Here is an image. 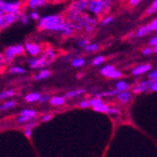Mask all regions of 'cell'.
<instances>
[{"instance_id":"4316f807","label":"cell","mask_w":157,"mask_h":157,"mask_svg":"<svg viewBox=\"0 0 157 157\" xmlns=\"http://www.w3.org/2000/svg\"><path fill=\"white\" fill-rule=\"evenodd\" d=\"M156 10H157V1L155 0V1L153 2V5H151L146 11L147 13V15H151V14L152 13H155L156 12Z\"/></svg>"},{"instance_id":"d6986e66","label":"cell","mask_w":157,"mask_h":157,"mask_svg":"<svg viewBox=\"0 0 157 157\" xmlns=\"http://www.w3.org/2000/svg\"><path fill=\"white\" fill-rule=\"evenodd\" d=\"M85 92H86V90L84 89H80V90H72V91H70V92H67L65 96L67 98H73V97L78 96L80 94H83Z\"/></svg>"},{"instance_id":"11a10c76","label":"cell","mask_w":157,"mask_h":157,"mask_svg":"<svg viewBox=\"0 0 157 157\" xmlns=\"http://www.w3.org/2000/svg\"><path fill=\"white\" fill-rule=\"evenodd\" d=\"M82 76H83V75H78V78H81Z\"/></svg>"},{"instance_id":"30bf717a","label":"cell","mask_w":157,"mask_h":157,"mask_svg":"<svg viewBox=\"0 0 157 157\" xmlns=\"http://www.w3.org/2000/svg\"><path fill=\"white\" fill-rule=\"evenodd\" d=\"M28 64H29V66L31 68H33V69H38V68H41V67L47 66L46 63H45V61L42 59V58L29 59V60H28Z\"/></svg>"},{"instance_id":"ee69618b","label":"cell","mask_w":157,"mask_h":157,"mask_svg":"<svg viewBox=\"0 0 157 157\" xmlns=\"http://www.w3.org/2000/svg\"><path fill=\"white\" fill-rule=\"evenodd\" d=\"M150 89H151L152 91H156V90H157V82H156V81H154V82L151 84V86L150 87Z\"/></svg>"},{"instance_id":"6da1fadb","label":"cell","mask_w":157,"mask_h":157,"mask_svg":"<svg viewBox=\"0 0 157 157\" xmlns=\"http://www.w3.org/2000/svg\"><path fill=\"white\" fill-rule=\"evenodd\" d=\"M65 20L61 15H49L42 17L40 20L39 27L40 29H47V30H54V31H62Z\"/></svg>"},{"instance_id":"74e56055","label":"cell","mask_w":157,"mask_h":157,"mask_svg":"<svg viewBox=\"0 0 157 157\" xmlns=\"http://www.w3.org/2000/svg\"><path fill=\"white\" fill-rule=\"evenodd\" d=\"M88 44H89V41L87 40H79V45L81 47H86V46L88 45Z\"/></svg>"},{"instance_id":"3957f363","label":"cell","mask_w":157,"mask_h":157,"mask_svg":"<svg viewBox=\"0 0 157 157\" xmlns=\"http://www.w3.org/2000/svg\"><path fill=\"white\" fill-rule=\"evenodd\" d=\"M20 1H5V0H0V10L4 13H13L20 10Z\"/></svg>"},{"instance_id":"b9f144b4","label":"cell","mask_w":157,"mask_h":157,"mask_svg":"<svg viewBox=\"0 0 157 157\" xmlns=\"http://www.w3.org/2000/svg\"><path fill=\"white\" fill-rule=\"evenodd\" d=\"M156 77H157V72H156V71H153V72L150 75V79H151V80H154V81H155Z\"/></svg>"},{"instance_id":"d4e9b609","label":"cell","mask_w":157,"mask_h":157,"mask_svg":"<svg viewBox=\"0 0 157 157\" xmlns=\"http://www.w3.org/2000/svg\"><path fill=\"white\" fill-rule=\"evenodd\" d=\"M93 108H94L95 111H97V112H102V113H107V111L109 109L107 107V105H105V104H101V105H97V106H95Z\"/></svg>"},{"instance_id":"f35d334b","label":"cell","mask_w":157,"mask_h":157,"mask_svg":"<svg viewBox=\"0 0 157 157\" xmlns=\"http://www.w3.org/2000/svg\"><path fill=\"white\" fill-rule=\"evenodd\" d=\"M79 106L80 107H83V108H86V107H89L90 106V104L88 101H82L80 104H79Z\"/></svg>"},{"instance_id":"ba28073f","label":"cell","mask_w":157,"mask_h":157,"mask_svg":"<svg viewBox=\"0 0 157 157\" xmlns=\"http://www.w3.org/2000/svg\"><path fill=\"white\" fill-rule=\"evenodd\" d=\"M89 5V1H85V0H80V1H75L73 3L72 7H71V10H74L77 12H82L84 11L86 9L88 8Z\"/></svg>"},{"instance_id":"4dcf8cb0","label":"cell","mask_w":157,"mask_h":157,"mask_svg":"<svg viewBox=\"0 0 157 157\" xmlns=\"http://www.w3.org/2000/svg\"><path fill=\"white\" fill-rule=\"evenodd\" d=\"M10 72L11 74H24L25 73V69L20 68V67H13L10 70Z\"/></svg>"},{"instance_id":"f546056e","label":"cell","mask_w":157,"mask_h":157,"mask_svg":"<svg viewBox=\"0 0 157 157\" xmlns=\"http://www.w3.org/2000/svg\"><path fill=\"white\" fill-rule=\"evenodd\" d=\"M85 49L88 52H95L99 49V46L96 44H88L87 46H86Z\"/></svg>"},{"instance_id":"7402d4cb","label":"cell","mask_w":157,"mask_h":157,"mask_svg":"<svg viewBox=\"0 0 157 157\" xmlns=\"http://www.w3.org/2000/svg\"><path fill=\"white\" fill-rule=\"evenodd\" d=\"M120 91L118 90H110V91H107V92H101V93H97L96 96L97 97H104V96H107V97H110V96H114V95H117L119 94Z\"/></svg>"},{"instance_id":"cb8c5ba5","label":"cell","mask_w":157,"mask_h":157,"mask_svg":"<svg viewBox=\"0 0 157 157\" xmlns=\"http://www.w3.org/2000/svg\"><path fill=\"white\" fill-rule=\"evenodd\" d=\"M128 88H129V86H128L124 81H120V82L117 83V90L120 92H122V91L126 90Z\"/></svg>"},{"instance_id":"d590c367","label":"cell","mask_w":157,"mask_h":157,"mask_svg":"<svg viewBox=\"0 0 157 157\" xmlns=\"http://www.w3.org/2000/svg\"><path fill=\"white\" fill-rule=\"evenodd\" d=\"M31 119L30 118H27V117H20V118H18V120H17V121L19 122V123H24V122H25V121H30Z\"/></svg>"},{"instance_id":"7a4b0ae2","label":"cell","mask_w":157,"mask_h":157,"mask_svg":"<svg viewBox=\"0 0 157 157\" xmlns=\"http://www.w3.org/2000/svg\"><path fill=\"white\" fill-rule=\"evenodd\" d=\"M110 1H99V0H93L89 1L88 9L92 11L96 15H101V14L107 10L110 7Z\"/></svg>"},{"instance_id":"8fae6325","label":"cell","mask_w":157,"mask_h":157,"mask_svg":"<svg viewBox=\"0 0 157 157\" xmlns=\"http://www.w3.org/2000/svg\"><path fill=\"white\" fill-rule=\"evenodd\" d=\"M25 48L28 51V53L32 56H38L40 52V48L39 45H37L35 44H30V42H27V44H25Z\"/></svg>"},{"instance_id":"816d5d0a","label":"cell","mask_w":157,"mask_h":157,"mask_svg":"<svg viewBox=\"0 0 157 157\" xmlns=\"http://www.w3.org/2000/svg\"><path fill=\"white\" fill-rule=\"evenodd\" d=\"M25 136H26L27 137H30V136H31V130L26 129L25 132Z\"/></svg>"},{"instance_id":"bcb514c9","label":"cell","mask_w":157,"mask_h":157,"mask_svg":"<svg viewBox=\"0 0 157 157\" xmlns=\"http://www.w3.org/2000/svg\"><path fill=\"white\" fill-rule=\"evenodd\" d=\"M156 44H157V37H153V38L151 40V45L156 46Z\"/></svg>"},{"instance_id":"681fc988","label":"cell","mask_w":157,"mask_h":157,"mask_svg":"<svg viewBox=\"0 0 157 157\" xmlns=\"http://www.w3.org/2000/svg\"><path fill=\"white\" fill-rule=\"evenodd\" d=\"M3 14H4V12L0 10V29H1V27H2V16H3Z\"/></svg>"},{"instance_id":"603a6c76","label":"cell","mask_w":157,"mask_h":157,"mask_svg":"<svg viewBox=\"0 0 157 157\" xmlns=\"http://www.w3.org/2000/svg\"><path fill=\"white\" fill-rule=\"evenodd\" d=\"M22 116L23 117H27V118H34L36 116V112L32 109H25L22 111Z\"/></svg>"},{"instance_id":"484cf974","label":"cell","mask_w":157,"mask_h":157,"mask_svg":"<svg viewBox=\"0 0 157 157\" xmlns=\"http://www.w3.org/2000/svg\"><path fill=\"white\" fill-rule=\"evenodd\" d=\"M15 94V91L14 90H8V91H4L2 93H0V100H3V99H6V98H9V97H11Z\"/></svg>"},{"instance_id":"277c9868","label":"cell","mask_w":157,"mask_h":157,"mask_svg":"<svg viewBox=\"0 0 157 157\" xmlns=\"http://www.w3.org/2000/svg\"><path fill=\"white\" fill-rule=\"evenodd\" d=\"M25 52V49L22 45H15V46H10L5 51V58L4 61L9 64L12 61L13 58L15 56L22 55Z\"/></svg>"},{"instance_id":"9a60e30c","label":"cell","mask_w":157,"mask_h":157,"mask_svg":"<svg viewBox=\"0 0 157 157\" xmlns=\"http://www.w3.org/2000/svg\"><path fill=\"white\" fill-rule=\"evenodd\" d=\"M118 99L120 100L121 102L122 103H127L130 101L131 99V94L127 91H122V92H120L118 94Z\"/></svg>"},{"instance_id":"83f0119b","label":"cell","mask_w":157,"mask_h":157,"mask_svg":"<svg viewBox=\"0 0 157 157\" xmlns=\"http://www.w3.org/2000/svg\"><path fill=\"white\" fill-rule=\"evenodd\" d=\"M14 105H15V102H14V101H9V102H6L5 104H3L0 108H1L2 110H7V109H10V108L13 107Z\"/></svg>"},{"instance_id":"2e32d148","label":"cell","mask_w":157,"mask_h":157,"mask_svg":"<svg viewBox=\"0 0 157 157\" xmlns=\"http://www.w3.org/2000/svg\"><path fill=\"white\" fill-rule=\"evenodd\" d=\"M50 103L52 105H61L65 103V99L63 97H53L51 100H50Z\"/></svg>"},{"instance_id":"7c38bea8","label":"cell","mask_w":157,"mask_h":157,"mask_svg":"<svg viewBox=\"0 0 157 157\" xmlns=\"http://www.w3.org/2000/svg\"><path fill=\"white\" fill-rule=\"evenodd\" d=\"M151 66L149 65V64H146V65H141V66H138L137 68H136L134 71H133V74L137 75H141V74H144V73H147L151 70Z\"/></svg>"},{"instance_id":"c3c4849f","label":"cell","mask_w":157,"mask_h":157,"mask_svg":"<svg viewBox=\"0 0 157 157\" xmlns=\"http://www.w3.org/2000/svg\"><path fill=\"white\" fill-rule=\"evenodd\" d=\"M31 18L34 20H38L39 19V14L37 12H32L31 13Z\"/></svg>"},{"instance_id":"8d00e7d4","label":"cell","mask_w":157,"mask_h":157,"mask_svg":"<svg viewBox=\"0 0 157 157\" xmlns=\"http://www.w3.org/2000/svg\"><path fill=\"white\" fill-rule=\"evenodd\" d=\"M112 21H113V17H112V16H108V17H106V18L102 22V25H106L107 24L111 23Z\"/></svg>"},{"instance_id":"ac0fdd59","label":"cell","mask_w":157,"mask_h":157,"mask_svg":"<svg viewBox=\"0 0 157 157\" xmlns=\"http://www.w3.org/2000/svg\"><path fill=\"white\" fill-rule=\"evenodd\" d=\"M150 32H151V30H150L149 26H148V25H144V26H142V27L139 28V30H138L137 33H136V36H137V37L146 36V35H148Z\"/></svg>"},{"instance_id":"f1b7e54d","label":"cell","mask_w":157,"mask_h":157,"mask_svg":"<svg viewBox=\"0 0 157 157\" xmlns=\"http://www.w3.org/2000/svg\"><path fill=\"white\" fill-rule=\"evenodd\" d=\"M89 104H90V105L95 107V106H97V105H99L103 104V101H102V100L100 99V98H95V99H91L90 101L89 102Z\"/></svg>"},{"instance_id":"8992f818","label":"cell","mask_w":157,"mask_h":157,"mask_svg":"<svg viewBox=\"0 0 157 157\" xmlns=\"http://www.w3.org/2000/svg\"><path fill=\"white\" fill-rule=\"evenodd\" d=\"M83 18H84V27L86 28V30H87V32H91L97 24L96 19H93L89 15H83Z\"/></svg>"},{"instance_id":"e0dca14e","label":"cell","mask_w":157,"mask_h":157,"mask_svg":"<svg viewBox=\"0 0 157 157\" xmlns=\"http://www.w3.org/2000/svg\"><path fill=\"white\" fill-rule=\"evenodd\" d=\"M50 72L47 70H44V71H41V72L38 75H36L34 76V79L35 80H40V79H44V78H47L48 76H50Z\"/></svg>"},{"instance_id":"836d02e7","label":"cell","mask_w":157,"mask_h":157,"mask_svg":"<svg viewBox=\"0 0 157 157\" xmlns=\"http://www.w3.org/2000/svg\"><path fill=\"white\" fill-rule=\"evenodd\" d=\"M148 26H149V28H150V30H151H151H152V31H156V30H157V20L154 19Z\"/></svg>"},{"instance_id":"d6a6232c","label":"cell","mask_w":157,"mask_h":157,"mask_svg":"<svg viewBox=\"0 0 157 157\" xmlns=\"http://www.w3.org/2000/svg\"><path fill=\"white\" fill-rule=\"evenodd\" d=\"M105 60V58L104 56H97V58L94 59V60L92 61V64L93 65H100L102 64Z\"/></svg>"},{"instance_id":"60d3db41","label":"cell","mask_w":157,"mask_h":157,"mask_svg":"<svg viewBox=\"0 0 157 157\" xmlns=\"http://www.w3.org/2000/svg\"><path fill=\"white\" fill-rule=\"evenodd\" d=\"M37 125V122L36 121H34V122H30V123H28V124H26L25 125V128L26 129H31V128H33L34 126H36Z\"/></svg>"},{"instance_id":"1f68e13d","label":"cell","mask_w":157,"mask_h":157,"mask_svg":"<svg viewBox=\"0 0 157 157\" xmlns=\"http://www.w3.org/2000/svg\"><path fill=\"white\" fill-rule=\"evenodd\" d=\"M84 63H85V60H84V59H75L74 61H73V66L74 67H81V66H83L84 65Z\"/></svg>"},{"instance_id":"ab89813d","label":"cell","mask_w":157,"mask_h":157,"mask_svg":"<svg viewBox=\"0 0 157 157\" xmlns=\"http://www.w3.org/2000/svg\"><path fill=\"white\" fill-rule=\"evenodd\" d=\"M49 99H50V97H49V96H42V97H40V98L39 101L42 104V103H44V102H47Z\"/></svg>"},{"instance_id":"9c48e42d","label":"cell","mask_w":157,"mask_h":157,"mask_svg":"<svg viewBox=\"0 0 157 157\" xmlns=\"http://www.w3.org/2000/svg\"><path fill=\"white\" fill-rule=\"evenodd\" d=\"M41 58H42V59L45 61L46 65H48V64L52 63L55 60L56 56H55V53H54L53 49L52 48H49L48 50L45 51V53L44 55H42Z\"/></svg>"},{"instance_id":"52a82bcc","label":"cell","mask_w":157,"mask_h":157,"mask_svg":"<svg viewBox=\"0 0 157 157\" xmlns=\"http://www.w3.org/2000/svg\"><path fill=\"white\" fill-rule=\"evenodd\" d=\"M154 82V80H147V81H143L141 82L139 85L136 86V87L133 89V91L135 93H140V92H143L145 90H147L148 89H150V87L151 86V84Z\"/></svg>"},{"instance_id":"f5cc1de1","label":"cell","mask_w":157,"mask_h":157,"mask_svg":"<svg viewBox=\"0 0 157 157\" xmlns=\"http://www.w3.org/2000/svg\"><path fill=\"white\" fill-rule=\"evenodd\" d=\"M4 62V56L0 54V67H2V64Z\"/></svg>"},{"instance_id":"44dd1931","label":"cell","mask_w":157,"mask_h":157,"mask_svg":"<svg viewBox=\"0 0 157 157\" xmlns=\"http://www.w3.org/2000/svg\"><path fill=\"white\" fill-rule=\"evenodd\" d=\"M44 4H45L44 0H31V1H29V6L32 9L41 7L42 5H44Z\"/></svg>"},{"instance_id":"f6af8a7d","label":"cell","mask_w":157,"mask_h":157,"mask_svg":"<svg viewBox=\"0 0 157 157\" xmlns=\"http://www.w3.org/2000/svg\"><path fill=\"white\" fill-rule=\"evenodd\" d=\"M107 113L108 114H119L120 111L118 109H115V108H111V109H108Z\"/></svg>"},{"instance_id":"db71d44e","label":"cell","mask_w":157,"mask_h":157,"mask_svg":"<svg viewBox=\"0 0 157 157\" xmlns=\"http://www.w3.org/2000/svg\"><path fill=\"white\" fill-rule=\"evenodd\" d=\"M139 2H140L139 0H131V1H130V3H131L132 5H137Z\"/></svg>"},{"instance_id":"5b68a950","label":"cell","mask_w":157,"mask_h":157,"mask_svg":"<svg viewBox=\"0 0 157 157\" xmlns=\"http://www.w3.org/2000/svg\"><path fill=\"white\" fill-rule=\"evenodd\" d=\"M21 15L22 14H21L20 10L15 11L13 13H4L3 16H2V27H1V29H4V28H6L7 26L10 25L12 23L17 21Z\"/></svg>"},{"instance_id":"f907efd6","label":"cell","mask_w":157,"mask_h":157,"mask_svg":"<svg viewBox=\"0 0 157 157\" xmlns=\"http://www.w3.org/2000/svg\"><path fill=\"white\" fill-rule=\"evenodd\" d=\"M51 118H52L51 115H46V116H44V118H42V121H50Z\"/></svg>"},{"instance_id":"5bb4252c","label":"cell","mask_w":157,"mask_h":157,"mask_svg":"<svg viewBox=\"0 0 157 157\" xmlns=\"http://www.w3.org/2000/svg\"><path fill=\"white\" fill-rule=\"evenodd\" d=\"M41 96L37 93V92H33V93H29L28 95L25 96V101L26 102H29V103H34V102H37L40 100Z\"/></svg>"},{"instance_id":"7bdbcfd3","label":"cell","mask_w":157,"mask_h":157,"mask_svg":"<svg viewBox=\"0 0 157 157\" xmlns=\"http://www.w3.org/2000/svg\"><path fill=\"white\" fill-rule=\"evenodd\" d=\"M22 21H23L24 24H27L28 23V16L26 15V14H25V13L22 14Z\"/></svg>"},{"instance_id":"7dc6e473","label":"cell","mask_w":157,"mask_h":157,"mask_svg":"<svg viewBox=\"0 0 157 157\" xmlns=\"http://www.w3.org/2000/svg\"><path fill=\"white\" fill-rule=\"evenodd\" d=\"M143 54H144L145 56H149V55L152 54V49H151V48H147V49H145V50L143 51Z\"/></svg>"},{"instance_id":"e575fe53","label":"cell","mask_w":157,"mask_h":157,"mask_svg":"<svg viewBox=\"0 0 157 157\" xmlns=\"http://www.w3.org/2000/svg\"><path fill=\"white\" fill-rule=\"evenodd\" d=\"M121 76V73L119 72V71H115V72H113L108 77L113 78V79H117V78H120Z\"/></svg>"},{"instance_id":"ffe728a7","label":"cell","mask_w":157,"mask_h":157,"mask_svg":"<svg viewBox=\"0 0 157 157\" xmlns=\"http://www.w3.org/2000/svg\"><path fill=\"white\" fill-rule=\"evenodd\" d=\"M73 29H74V28L72 27V25H71L68 22H66L65 23V25H64V28H63V30L61 32L65 36H70L71 34L73 33Z\"/></svg>"},{"instance_id":"4fadbf2b","label":"cell","mask_w":157,"mask_h":157,"mask_svg":"<svg viewBox=\"0 0 157 157\" xmlns=\"http://www.w3.org/2000/svg\"><path fill=\"white\" fill-rule=\"evenodd\" d=\"M115 71H116L115 67L112 66V65H108V66H105V67H104V68L101 69V74H102L103 75L108 77L113 72H115Z\"/></svg>"}]
</instances>
